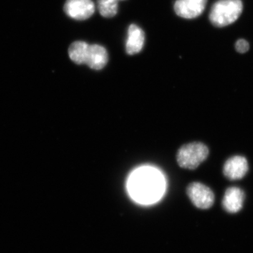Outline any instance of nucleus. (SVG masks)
Here are the masks:
<instances>
[{
	"instance_id": "f257e3e1",
	"label": "nucleus",
	"mask_w": 253,
	"mask_h": 253,
	"mask_svg": "<svg viewBox=\"0 0 253 253\" xmlns=\"http://www.w3.org/2000/svg\"><path fill=\"white\" fill-rule=\"evenodd\" d=\"M128 188L131 197L136 201L149 204L161 197L165 184L159 173L150 168H143L131 175Z\"/></svg>"
},
{
	"instance_id": "f03ea898",
	"label": "nucleus",
	"mask_w": 253,
	"mask_h": 253,
	"mask_svg": "<svg viewBox=\"0 0 253 253\" xmlns=\"http://www.w3.org/2000/svg\"><path fill=\"white\" fill-rule=\"evenodd\" d=\"M243 9L241 0H218L211 8L210 21L215 27H226L239 19Z\"/></svg>"
},
{
	"instance_id": "7ed1b4c3",
	"label": "nucleus",
	"mask_w": 253,
	"mask_h": 253,
	"mask_svg": "<svg viewBox=\"0 0 253 253\" xmlns=\"http://www.w3.org/2000/svg\"><path fill=\"white\" fill-rule=\"evenodd\" d=\"M208 155L209 149L204 143L191 142L178 150L176 161L181 168L195 169L207 159Z\"/></svg>"
},
{
	"instance_id": "20e7f679",
	"label": "nucleus",
	"mask_w": 253,
	"mask_h": 253,
	"mask_svg": "<svg viewBox=\"0 0 253 253\" xmlns=\"http://www.w3.org/2000/svg\"><path fill=\"white\" fill-rule=\"evenodd\" d=\"M186 194L191 203L199 209H209L214 204V193L202 183H191L186 189Z\"/></svg>"
},
{
	"instance_id": "39448f33",
	"label": "nucleus",
	"mask_w": 253,
	"mask_h": 253,
	"mask_svg": "<svg viewBox=\"0 0 253 253\" xmlns=\"http://www.w3.org/2000/svg\"><path fill=\"white\" fill-rule=\"evenodd\" d=\"M63 9L69 17L84 21L94 14L95 5L92 0H66Z\"/></svg>"
},
{
	"instance_id": "423d86ee",
	"label": "nucleus",
	"mask_w": 253,
	"mask_h": 253,
	"mask_svg": "<svg viewBox=\"0 0 253 253\" xmlns=\"http://www.w3.org/2000/svg\"><path fill=\"white\" fill-rule=\"evenodd\" d=\"M208 0H176L174 9L179 17L193 19L204 12Z\"/></svg>"
},
{
	"instance_id": "0eeeda50",
	"label": "nucleus",
	"mask_w": 253,
	"mask_h": 253,
	"mask_svg": "<svg viewBox=\"0 0 253 253\" xmlns=\"http://www.w3.org/2000/svg\"><path fill=\"white\" fill-rule=\"evenodd\" d=\"M249 171V164L246 158L236 156L229 158L224 163L223 172L230 180H239L244 178Z\"/></svg>"
},
{
	"instance_id": "6e6552de",
	"label": "nucleus",
	"mask_w": 253,
	"mask_h": 253,
	"mask_svg": "<svg viewBox=\"0 0 253 253\" xmlns=\"http://www.w3.org/2000/svg\"><path fill=\"white\" fill-rule=\"evenodd\" d=\"M109 54L107 50L99 44H89L86 52L85 64L91 69L100 71L107 65Z\"/></svg>"
},
{
	"instance_id": "1a4fd4ad",
	"label": "nucleus",
	"mask_w": 253,
	"mask_h": 253,
	"mask_svg": "<svg viewBox=\"0 0 253 253\" xmlns=\"http://www.w3.org/2000/svg\"><path fill=\"white\" fill-rule=\"evenodd\" d=\"M145 33L136 24H131L127 30L126 49L128 55H134L140 52L144 46Z\"/></svg>"
},
{
	"instance_id": "9d476101",
	"label": "nucleus",
	"mask_w": 253,
	"mask_h": 253,
	"mask_svg": "<svg viewBox=\"0 0 253 253\" xmlns=\"http://www.w3.org/2000/svg\"><path fill=\"white\" fill-rule=\"evenodd\" d=\"M244 199L245 194L243 190L235 186L226 189L223 198V208L229 213L239 212L244 205Z\"/></svg>"
},
{
	"instance_id": "9b49d317",
	"label": "nucleus",
	"mask_w": 253,
	"mask_h": 253,
	"mask_svg": "<svg viewBox=\"0 0 253 253\" xmlns=\"http://www.w3.org/2000/svg\"><path fill=\"white\" fill-rule=\"evenodd\" d=\"M89 44L83 41H76L72 43L68 49L70 59L78 65L85 64L86 52Z\"/></svg>"
},
{
	"instance_id": "f8f14e48",
	"label": "nucleus",
	"mask_w": 253,
	"mask_h": 253,
	"mask_svg": "<svg viewBox=\"0 0 253 253\" xmlns=\"http://www.w3.org/2000/svg\"><path fill=\"white\" fill-rule=\"evenodd\" d=\"M100 14L105 18L114 17L118 11V0H97Z\"/></svg>"
},
{
	"instance_id": "ddd939ff",
	"label": "nucleus",
	"mask_w": 253,
	"mask_h": 253,
	"mask_svg": "<svg viewBox=\"0 0 253 253\" xmlns=\"http://www.w3.org/2000/svg\"><path fill=\"white\" fill-rule=\"evenodd\" d=\"M235 48L238 52L244 54L247 52L250 49L249 43L244 39H239L236 41Z\"/></svg>"
},
{
	"instance_id": "4468645a",
	"label": "nucleus",
	"mask_w": 253,
	"mask_h": 253,
	"mask_svg": "<svg viewBox=\"0 0 253 253\" xmlns=\"http://www.w3.org/2000/svg\"><path fill=\"white\" fill-rule=\"evenodd\" d=\"M118 1H123V0H118Z\"/></svg>"
}]
</instances>
